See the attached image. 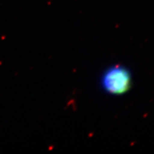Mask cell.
<instances>
[{
  "mask_svg": "<svg viewBox=\"0 0 154 154\" xmlns=\"http://www.w3.org/2000/svg\"><path fill=\"white\" fill-rule=\"evenodd\" d=\"M101 85L103 91L111 95H123L131 87V74L122 65H114L103 72L101 79Z\"/></svg>",
  "mask_w": 154,
  "mask_h": 154,
  "instance_id": "obj_1",
  "label": "cell"
}]
</instances>
